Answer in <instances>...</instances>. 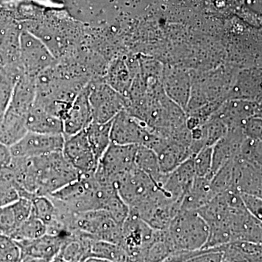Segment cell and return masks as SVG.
<instances>
[{
  "label": "cell",
  "instance_id": "1",
  "mask_svg": "<svg viewBox=\"0 0 262 262\" xmlns=\"http://www.w3.org/2000/svg\"><path fill=\"white\" fill-rule=\"evenodd\" d=\"M20 198L32 200L49 196L80 178V174L65 159L61 151L32 158H12Z\"/></svg>",
  "mask_w": 262,
  "mask_h": 262
},
{
  "label": "cell",
  "instance_id": "2",
  "mask_svg": "<svg viewBox=\"0 0 262 262\" xmlns=\"http://www.w3.org/2000/svg\"><path fill=\"white\" fill-rule=\"evenodd\" d=\"M108 186L98 182L94 173L85 174L48 196L54 204L73 213L101 210Z\"/></svg>",
  "mask_w": 262,
  "mask_h": 262
},
{
  "label": "cell",
  "instance_id": "3",
  "mask_svg": "<svg viewBox=\"0 0 262 262\" xmlns=\"http://www.w3.org/2000/svg\"><path fill=\"white\" fill-rule=\"evenodd\" d=\"M173 251L203 249L209 234V227L198 211L180 210L165 230Z\"/></svg>",
  "mask_w": 262,
  "mask_h": 262
},
{
  "label": "cell",
  "instance_id": "4",
  "mask_svg": "<svg viewBox=\"0 0 262 262\" xmlns=\"http://www.w3.org/2000/svg\"><path fill=\"white\" fill-rule=\"evenodd\" d=\"M138 146L121 145L112 143L98 161L94 173L98 182L115 187L117 182L136 168ZM116 188V187H115Z\"/></svg>",
  "mask_w": 262,
  "mask_h": 262
},
{
  "label": "cell",
  "instance_id": "5",
  "mask_svg": "<svg viewBox=\"0 0 262 262\" xmlns=\"http://www.w3.org/2000/svg\"><path fill=\"white\" fill-rule=\"evenodd\" d=\"M77 231L119 246L121 241L122 225L103 210L74 213L71 232Z\"/></svg>",
  "mask_w": 262,
  "mask_h": 262
},
{
  "label": "cell",
  "instance_id": "6",
  "mask_svg": "<svg viewBox=\"0 0 262 262\" xmlns=\"http://www.w3.org/2000/svg\"><path fill=\"white\" fill-rule=\"evenodd\" d=\"M89 89L93 122L106 123L112 121L120 112L125 110L126 98L114 90L104 80L91 81Z\"/></svg>",
  "mask_w": 262,
  "mask_h": 262
},
{
  "label": "cell",
  "instance_id": "7",
  "mask_svg": "<svg viewBox=\"0 0 262 262\" xmlns=\"http://www.w3.org/2000/svg\"><path fill=\"white\" fill-rule=\"evenodd\" d=\"M19 63L26 75L37 77L54 67L58 59L41 39L27 30H22Z\"/></svg>",
  "mask_w": 262,
  "mask_h": 262
},
{
  "label": "cell",
  "instance_id": "8",
  "mask_svg": "<svg viewBox=\"0 0 262 262\" xmlns=\"http://www.w3.org/2000/svg\"><path fill=\"white\" fill-rule=\"evenodd\" d=\"M156 131L144 122L122 110L112 121V143L121 145L149 147L156 137Z\"/></svg>",
  "mask_w": 262,
  "mask_h": 262
},
{
  "label": "cell",
  "instance_id": "9",
  "mask_svg": "<svg viewBox=\"0 0 262 262\" xmlns=\"http://www.w3.org/2000/svg\"><path fill=\"white\" fill-rule=\"evenodd\" d=\"M156 229L145 222L129 214L122 225L120 246L127 255V261L135 259L144 252L156 235Z\"/></svg>",
  "mask_w": 262,
  "mask_h": 262
},
{
  "label": "cell",
  "instance_id": "10",
  "mask_svg": "<svg viewBox=\"0 0 262 262\" xmlns=\"http://www.w3.org/2000/svg\"><path fill=\"white\" fill-rule=\"evenodd\" d=\"M63 134L50 135L28 131L10 146L12 158H32L61 151L64 143Z\"/></svg>",
  "mask_w": 262,
  "mask_h": 262
},
{
  "label": "cell",
  "instance_id": "11",
  "mask_svg": "<svg viewBox=\"0 0 262 262\" xmlns=\"http://www.w3.org/2000/svg\"><path fill=\"white\" fill-rule=\"evenodd\" d=\"M64 138L61 152L67 162L80 175L94 173L98 162L90 146L84 130Z\"/></svg>",
  "mask_w": 262,
  "mask_h": 262
},
{
  "label": "cell",
  "instance_id": "12",
  "mask_svg": "<svg viewBox=\"0 0 262 262\" xmlns=\"http://www.w3.org/2000/svg\"><path fill=\"white\" fill-rule=\"evenodd\" d=\"M261 116V101L244 99H229L222 103L211 117H216L229 130L241 129L248 119Z\"/></svg>",
  "mask_w": 262,
  "mask_h": 262
},
{
  "label": "cell",
  "instance_id": "13",
  "mask_svg": "<svg viewBox=\"0 0 262 262\" xmlns=\"http://www.w3.org/2000/svg\"><path fill=\"white\" fill-rule=\"evenodd\" d=\"M162 87L172 101L186 112L192 89V77L181 69L163 67Z\"/></svg>",
  "mask_w": 262,
  "mask_h": 262
},
{
  "label": "cell",
  "instance_id": "14",
  "mask_svg": "<svg viewBox=\"0 0 262 262\" xmlns=\"http://www.w3.org/2000/svg\"><path fill=\"white\" fill-rule=\"evenodd\" d=\"M89 84L77 94L70 108L62 117L64 136L78 134L93 122L89 98Z\"/></svg>",
  "mask_w": 262,
  "mask_h": 262
},
{
  "label": "cell",
  "instance_id": "15",
  "mask_svg": "<svg viewBox=\"0 0 262 262\" xmlns=\"http://www.w3.org/2000/svg\"><path fill=\"white\" fill-rule=\"evenodd\" d=\"M151 149L156 154L160 169L165 174L170 173L186 160L192 158L189 147L162 135Z\"/></svg>",
  "mask_w": 262,
  "mask_h": 262
},
{
  "label": "cell",
  "instance_id": "16",
  "mask_svg": "<svg viewBox=\"0 0 262 262\" xmlns=\"http://www.w3.org/2000/svg\"><path fill=\"white\" fill-rule=\"evenodd\" d=\"M195 178V172L190 158L174 169L173 171L166 174L161 188L169 198L179 202L182 205L183 198Z\"/></svg>",
  "mask_w": 262,
  "mask_h": 262
},
{
  "label": "cell",
  "instance_id": "17",
  "mask_svg": "<svg viewBox=\"0 0 262 262\" xmlns=\"http://www.w3.org/2000/svg\"><path fill=\"white\" fill-rule=\"evenodd\" d=\"M244 138L241 129H232L212 146L211 179L224 165L237 158Z\"/></svg>",
  "mask_w": 262,
  "mask_h": 262
},
{
  "label": "cell",
  "instance_id": "18",
  "mask_svg": "<svg viewBox=\"0 0 262 262\" xmlns=\"http://www.w3.org/2000/svg\"><path fill=\"white\" fill-rule=\"evenodd\" d=\"M68 234L46 233L38 238L16 242L18 243L21 251L22 256H36L51 261L58 256L66 236Z\"/></svg>",
  "mask_w": 262,
  "mask_h": 262
},
{
  "label": "cell",
  "instance_id": "19",
  "mask_svg": "<svg viewBox=\"0 0 262 262\" xmlns=\"http://www.w3.org/2000/svg\"><path fill=\"white\" fill-rule=\"evenodd\" d=\"M139 71V61L134 63L127 61L126 58H118L108 67L103 80L125 97Z\"/></svg>",
  "mask_w": 262,
  "mask_h": 262
},
{
  "label": "cell",
  "instance_id": "20",
  "mask_svg": "<svg viewBox=\"0 0 262 262\" xmlns=\"http://www.w3.org/2000/svg\"><path fill=\"white\" fill-rule=\"evenodd\" d=\"M234 188L239 193L262 195V165L235 159Z\"/></svg>",
  "mask_w": 262,
  "mask_h": 262
},
{
  "label": "cell",
  "instance_id": "21",
  "mask_svg": "<svg viewBox=\"0 0 262 262\" xmlns=\"http://www.w3.org/2000/svg\"><path fill=\"white\" fill-rule=\"evenodd\" d=\"M261 71H244L237 75L226 100L244 99L261 101Z\"/></svg>",
  "mask_w": 262,
  "mask_h": 262
},
{
  "label": "cell",
  "instance_id": "22",
  "mask_svg": "<svg viewBox=\"0 0 262 262\" xmlns=\"http://www.w3.org/2000/svg\"><path fill=\"white\" fill-rule=\"evenodd\" d=\"M32 213V200L20 198L8 206L0 207V234L11 237L19 226Z\"/></svg>",
  "mask_w": 262,
  "mask_h": 262
},
{
  "label": "cell",
  "instance_id": "23",
  "mask_svg": "<svg viewBox=\"0 0 262 262\" xmlns=\"http://www.w3.org/2000/svg\"><path fill=\"white\" fill-rule=\"evenodd\" d=\"M22 30L10 23L0 26V65L2 67L20 64V39Z\"/></svg>",
  "mask_w": 262,
  "mask_h": 262
},
{
  "label": "cell",
  "instance_id": "24",
  "mask_svg": "<svg viewBox=\"0 0 262 262\" xmlns=\"http://www.w3.org/2000/svg\"><path fill=\"white\" fill-rule=\"evenodd\" d=\"M26 123L27 130L31 132L50 135H63L61 119L53 116L34 103L27 114Z\"/></svg>",
  "mask_w": 262,
  "mask_h": 262
},
{
  "label": "cell",
  "instance_id": "25",
  "mask_svg": "<svg viewBox=\"0 0 262 262\" xmlns=\"http://www.w3.org/2000/svg\"><path fill=\"white\" fill-rule=\"evenodd\" d=\"M222 260L228 262H262L261 244L235 241L221 246Z\"/></svg>",
  "mask_w": 262,
  "mask_h": 262
},
{
  "label": "cell",
  "instance_id": "26",
  "mask_svg": "<svg viewBox=\"0 0 262 262\" xmlns=\"http://www.w3.org/2000/svg\"><path fill=\"white\" fill-rule=\"evenodd\" d=\"M94 237L83 232H70L66 236L58 256L65 262H80L89 256L90 244Z\"/></svg>",
  "mask_w": 262,
  "mask_h": 262
},
{
  "label": "cell",
  "instance_id": "27",
  "mask_svg": "<svg viewBox=\"0 0 262 262\" xmlns=\"http://www.w3.org/2000/svg\"><path fill=\"white\" fill-rule=\"evenodd\" d=\"M214 196L211 187V180L196 177L192 186L183 198L180 210L198 211Z\"/></svg>",
  "mask_w": 262,
  "mask_h": 262
},
{
  "label": "cell",
  "instance_id": "28",
  "mask_svg": "<svg viewBox=\"0 0 262 262\" xmlns=\"http://www.w3.org/2000/svg\"><path fill=\"white\" fill-rule=\"evenodd\" d=\"M27 116L7 110L0 125V143L10 146L20 140L27 132Z\"/></svg>",
  "mask_w": 262,
  "mask_h": 262
},
{
  "label": "cell",
  "instance_id": "29",
  "mask_svg": "<svg viewBox=\"0 0 262 262\" xmlns=\"http://www.w3.org/2000/svg\"><path fill=\"white\" fill-rule=\"evenodd\" d=\"M112 121L106 123L92 122L84 129L90 146L98 162L112 144Z\"/></svg>",
  "mask_w": 262,
  "mask_h": 262
},
{
  "label": "cell",
  "instance_id": "30",
  "mask_svg": "<svg viewBox=\"0 0 262 262\" xmlns=\"http://www.w3.org/2000/svg\"><path fill=\"white\" fill-rule=\"evenodd\" d=\"M135 164L136 168L146 174L158 187H162L166 174L162 172L158 158L153 150L146 146H138Z\"/></svg>",
  "mask_w": 262,
  "mask_h": 262
},
{
  "label": "cell",
  "instance_id": "31",
  "mask_svg": "<svg viewBox=\"0 0 262 262\" xmlns=\"http://www.w3.org/2000/svg\"><path fill=\"white\" fill-rule=\"evenodd\" d=\"M88 256H96L112 262H127V253L121 246L95 238L91 239Z\"/></svg>",
  "mask_w": 262,
  "mask_h": 262
},
{
  "label": "cell",
  "instance_id": "32",
  "mask_svg": "<svg viewBox=\"0 0 262 262\" xmlns=\"http://www.w3.org/2000/svg\"><path fill=\"white\" fill-rule=\"evenodd\" d=\"M20 198L14 174L10 167L0 171V207L8 206Z\"/></svg>",
  "mask_w": 262,
  "mask_h": 262
},
{
  "label": "cell",
  "instance_id": "33",
  "mask_svg": "<svg viewBox=\"0 0 262 262\" xmlns=\"http://www.w3.org/2000/svg\"><path fill=\"white\" fill-rule=\"evenodd\" d=\"M234 177H235V160L226 164L212 177L211 187L215 196L229 189H235Z\"/></svg>",
  "mask_w": 262,
  "mask_h": 262
},
{
  "label": "cell",
  "instance_id": "34",
  "mask_svg": "<svg viewBox=\"0 0 262 262\" xmlns=\"http://www.w3.org/2000/svg\"><path fill=\"white\" fill-rule=\"evenodd\" d=\"M46 233V225L42 221L31 215L29 218L19 226L10 237L15 241H29L42 237Z\"/></svg>",
  "mask_w": 262,
  "mask_h": 262
},
{
  "label": "cell",
  "instance_id": "35",
  "mask_svg": "<svg viewBox=\"0 0 262 262\" xmlns=\"http://www.w3.org/2000/svg\"><path fill=\"white\" fill-rule=\"evenodd\" d=\"M31 215L42 221L48 229L56 220V208L49 196H35L32 200Z\"/></svg>",
  "mask_w": 262,
  "mask_h": 262
},
{
  "label": "cell",
  "instance_id": "36",
  "mask_svg": "<svg viewBox=\"0 0 262 262\" xmlns=\"http://www.w3.org/2000/svg\"><path fill=\"white\" fill-rule=\"evenodd\" d=\"M203 130V139L206 146H213L228 132L227 125L220 119L210 117L202 124Z\"/></svg>",
  "mask_w": 262,
  "mask_h": 262
},
{
  "label": "cell",
  "instance_id": "37",
  "mask_svg": "<svg viewBox=\"0 0 262 262\" xmlns=\"http://www.w3.org/2000/svg\"><path fill=\"white\" fill-rule=\"evenodd\" d=\"M236 159L262 165L261 140L245 137L239 148L238 156Z\"/></svg>",
  "mask_w": 262,
  "mask_h": 262
},
{
  "label": "cell",
  "instance_id": "38",
  "mask_svg": "<svg viewBox=\"0 0 262 262\" xmlns=\"http://www.w3.org/2000/svg\"><path fill=\"white\" fill-rule=\"evenodd\" d=\"M196 177L208 178L211 180L212 147L206 146L191 158Z\"/></svg>",
  "mask_w": 262,
  "mask_h": 262
},
{
  "label": "cell",
  "instance_id": "39",
  "mask_svg": "<svg viewBox=\"0 0 262 262\" xmlns=\"http://www.w3.org/2000/svg\"><path fill=\"white\" fill-rule=\"evenodd\" d=\"M21 256L18 243L8 236L0 234V262H20Z\"/></svg>",
  "mask_w": 262,
  "mask_h": 262
},
{
  "label": "cell",
  "instance_id": "40",
  "mask_svg": "<svg viewBox=\"0 0 262 262\" xmlns=\"http://www.w3.org/2000/svg\"><path fill=\"white\" fill-rule=\"evenodd\" d=\"M245 208L258 220H262V199L261 196L239 193Z\"/></svg>",
  "mask_w": 262,
  "mask_h": 262
},
{
  "label": "cell",
  "instance_id": "41",
  "mask_svg": "<svg viewBox=\"0 0 262 262\" xmlns=\"http://www.w3.org/2000/svg\"><path fill=\"white\" fill-rule=\"evenodd\" d=\"M245 137L261 140V116H254L248 119L241 127Z\"/></svg>",
  "mask_w": 262,
  "mask_h": 262
},
{
  "label": "cell",
  "instance_id": "42",
  "mask_svg": "<svg viewBox=\"0 0 262 262\" xmlns=\"http://www.w3.org/2000/svg\"><path fill=\"white\" fill-rule=\"evenodd\" d=\"M222 253L220 247L205 248V251L184 262H222Z\"/></svg>",
  "mask_w": 262,
  "mask_h": 262
},
{
  "label": "cell",
  "instance_id": "43",
  "mask_svg": "<svg viewBox=\"0 0 262 262\" xmlns=\"http://www.w3.org/2000/svg\"><path fill=\"white\" fill-rule=\"evenodd\" d=\"M11 160L12 156L9 146L0 143V171L9 166Z\"/></svg>",
  "mask_w": 262,
  "mask_h": 262
},
{
  "label": "cell",
  "instance_id": "44",
  "mask_svg": "<svg viewBox=\"0 0 262 262\" xmlns=\"http://www.w3.org/2000/svg\"><path fill=\"white\" fill-rule=\"evenodd\" d=\"M20 262H51V260L32 256H23Z\"/></svg>",
  "mask_w": 262,
  "mask_h": 262
},
{
  "label": "cell",
  "instance_id": "45",
  "mask_svg": "<svg viewBox=\"0 0 262 262\" xmlns=\"http://www.w3.org/2000/svg\"><path fill=\"white\" fill-rule=\"evenodd\" d=\"M80 262H112L104 258L96 257V256H87L81 260Z\"/></svg>",
  "mask_w": 262,
  "mask_h": 262
},
{
  "label": "cell",
  "instance_id": "46",
  "mask_svg": "<svg viewBox=\"0 0 262 262\" xmlns=\"http://www.w3.org/2000/svg\"><path fill=\"white\" fill-rule=\"evenodd\" d=\"M51 262H65L63 261V260L61 259V258L58 257V256H56V257L52 259Z\"/></svg>",
  "mask_w": 262,
  "mask_h": 262
},
{
  "label": "cell",
  "instance_id": "47",
  "mask_svg": "<svg viewBox=\"0 0 262 262\" xmlns=\"http://www.w3.org/2000/svg\"><path fill=\"white\" fill-rule=\"evenodd\" d=\"M222 262H228V261H224V260H222Z\"/></svg>",
  "mask_w": 262,
  "mask_h": 262
},
{
  "label": "cell",
  "instance_id": "48",
  "mask_svg": "<svg viewBox=\"0 0 262 262\" xmlns=\"http://www.w3.org/2000/svg\"><path fill=\"white\" fill-rule=\"evenodd\" d=\"M1 67H2L1 66H0V68H1Z\"/></svg>",
  "mask_w": 262,
  "mask_h": 262
}]
</instances>
